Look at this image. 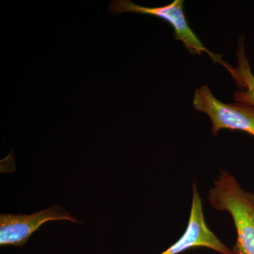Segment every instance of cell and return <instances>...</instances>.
Listing matches in <instances>:
<instances>
[{"label":"cell","instance_id":"8992f818","mask_svg":"<svg viewBox=\"0 0 254 254\" xmlns=\"http://www.w3.org/2000/svg\"><path fill=\"white\" fill-rule=\"evenodd\" d=\"M237 58V67H233L227 63L224 66L240 89L234 93V99L237 103H247L254 106V75L246 55L244 36H241L239 39Z\"/></svg>","mask_w":254,"mask_h":254},{"label":"cell","instance_id":"277c9868","mask_svg":"<svg viewBox=\"0 0 254 254\" xmlns=\"http://www.w3.org/2000/svg\"><path fill=\"white\" fill-rule=\"evenodd\" d=\"M56 220H68L74 224H81L77 219L71 216L64 208L58 205L28 215L1 214L0 245L1 247H22L42 225Z\"/></svg>","mask_w":254,"mask_h":254},{"label":"cell","instance_id":"6da1fadb","mask_svg":"<svg viewBox=\"0 0 254 254\" xmlns=\"http://www.w3.org/2000/svg\"><path fill=\"white\" fill-rule=\"evenodd\" d=\"M208 199L213 208L231 215L237 235L232 253L254 254V193L242 190L235 177L221 171Z\"/></svg>","mask_w":254,"mask_h":254},{"label":"cell","instance_id":"5b68a950","mask_svg":"<svg viewBox=\"0 0 254 254\" xmlns=\"http://www.w3.org/2000/svg\"><path fill=\"white\" fill-rule=\"evenodd\" d=\"M191 207L186 230L180 240L160 254H180L190 249L204 247L221 254H233L232 250L215 236L205 222L203 202L195 183L192 186Z\"/></svg>","mask_w":254,"mask_h":254},{"label":"cell","instance_id":"3957f363","mask_svg":"<svg viewBox=\"0 0 254 254\" xmlns=\"http://www.w3.org/2000/svg\"><path fill=\"white\" fill-rule=\"evenodd\" d=\"M193 105L195 110L208 115L212 134L221 129L239 130L254 136V106L245 103H224L215 98L208 85L195 90Z\"/></svg>","mask_w":254,"mask_h":254},{"label":"cell","instance_id":"7a4b0ae2","mask_svg":"<svg viewBox=\"0 0 254 254\" xmlns=\"http://www.w3.org/2000/svg\"><path fill=\"white\" fill-rule=\"evenodd\" d=\"M111 14L122 13H136L161 18L173 28V38L183 43L184 46L191 55H201L206 53L214 63L224 66L225 62L222 55H217L209 51L189 25L184 11V1L175 0L170 4L156 7H147L132 2L130 0H113L108 6Z\"/></svg>","mask_w":254,"mask_h":254}]
</instances>
